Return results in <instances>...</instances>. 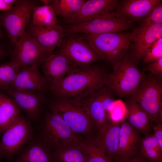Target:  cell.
<instances>
[{
    "label": "cell",
    "mask_w": 162,
    "mask_h": 162,
    "mask_svg": "<svg viewBox=\"0 0 162 162\" xmlns=\"http://www.w3.org/2000/svg\"><path fill=\"white\" fill-rule=\"evenodd\" d=\"M2 31H1V29L0 28V38H1V37L2 36Z\"/></svg>",
    "instance_id": "41"
},
{
    "label": "cell",
    "mask_w": 162,
    "mask_h": 162,
    "mask_svg": "<svg viewBox=\"0 0 162 162\" xmlns=\"http://www.w3.org/2000/svg\"><path fill=\"white\" fill-rule=\"evenodd\" d=\"M79 142L64 148L54 151L57 162H85Z\"/></svg>",
    "instance_id": "29"
},
{
    "label": "cell",
    "mask_w": 162,
    "mask_h": 162,
    "mask_svg": "<svg viewBox=\"0 0 162 162\" xmlns=\"http://www.w3.org/2000/svg\"><path fill=\"white\" fill-rule=\"evenodd\" d=\"M20 67L13 62L0 65V89L5 91L15 79Z\"/></svg>",
    "instance_id": "30"
},
{
    "label": "cell",
    "mask_w": 162,
    "mask_h": 162,
    "mask_svg": "<svg viewBox=\"0 0 162 162\" xmlns=\"http://www.w3.org/2000/svg\"><path fill=\"white\" fill-rule=\"evenodd\" d=\"M13 7L7 4L4 0H0V10L6 11L11 9Z\"/></svg>",
    "instance_id": "37"
},
{
    "label": "cell",
    "mask_w": 162,
    "mask_h": 162,
    "mask_svg": "<svg viewBox=\"0 0 162 162\" xmlns=\"http://www.w3.org/2000/svg\"><path fill=\"white\" fill-rule=\"evenodd\" d=\"M41 65L49 85L63 77L74 67L65 55L59 52L50 54Z\"/></svg>",
    "instance_id": "19"
},
{
    "label": "cell",
    "mask_w": 162,
    "mask_h": 162,
    "mask_svg": "<svg viewBox=\"0 0 162 162\" xmlns=\"http://www.w3.org/2000/svg\"><path fill=\"white\" fill-rule=\"evenodd\" d=\"M85 1L83 0H52L50 5L56 15L61 17L66 21L79 11Z\"/></svg>",
    "instance_id": "27"
},
{
    "label": "cell",
    "mask_w": 162,
    "mask_h": 162,
    "mask_svg": "<svg viewBox=\"0 0 162 162\" xmlns=\"http://www.w3.org/2000/svg\"><path fill=\"white\" fill-rule=\"evenodd\" d=\"M112 162H150L140 154L131 157L117 159Z\"/></svg>",
    "instance_id": "36"
},
{
    "label": "cell",
    "mask_w": 162,
    "mask_h": 162,
    "mask_svg": "<svg viewBox=\"0 0 162 162\" xmlns=\"http://www.w3.org/2000/svg\"><path fill=\"white\" fill-rule=\"evenodd\" d=\"M99 89L80 99L82 105L94 124L98 136L101 134L109 121L101 101Z\"/></svg>",
    "instance_id": "20"
},
{
    "label": "cell",
    "mask_w": 162,
    "mask_h": 162,
    "mask_svg": "<svg viewBox=\"0 0 162 162\" xmlns=\"http://www.w3.org/2000/svg\"><path fill=\"white\" fill-rule=\"evenodd\" d=\"M52 0H41L40 1L42 2L45 5H49V4L51 2Z\"/></svg>",
    "instance_id": "38"
},
{
    "label": "cell",
    "mask_w": 162,
    "mask_h": 162,
    "mask_svg": "<svg viewBox=\"0 0 162 162\" xmlns=\"http://www.w3.org/2000/svg\"><path fill=\"white\" fill-rule=\"evenodd\" d=\"M11 162H57L54 152L40 138H33L23 146Z\"/></svg>",
    "instance_id": "16"
},
{
    "label": "cell",
    "mask_w": 162,
    "mask_h": 162,
    "mask_svg": "<svg viewBox=\"0 0 162 162\" xmlns=\"http://www.w3.org/2000/svg\"><path fill=\"white\" fill-rule=\"evenodd\" d=\"M108 73L99 66H74L63 77L49 84L48 88L57 99H81L104 86Z\"/></svg>",
    "instance_id": "1"
},
{
    "label": "cell",
    "mask_w": 162,
    "mask_h": 162,
    "mask_svg": "<svg viewBox=\"0 0 162 162\" xmlns=\"http://www.w3.org/2000/svg\"><path fill=\"white\" fill-rule=\"evenodd\" d=\"M140 155L150 162H162V149L153 134H148L141 139Z\"/></svg>",
    "instance_id": "26"
},
{
    "label": "cell",
    "mask_w": 162,
    "mask_h": 162,
    "mask_svg": "<svg viewBox=\"0 0 162 162\" xmlns=\"http://www.w3.org/2000/svg\"><path fill=\"white\" fill-rule=\"evenodd\" d=\"M121 123H114L109 120L101 134L97 136L112 161L117 158Z\"/></svg>",
    "instance_id": "22"
},
{
    "label": "cell",
    "mask_w": 162,
    "mask_h": 162,
    "mask_svg": "<svg viewBox=\"0 0 162 162\" xmlns=\"http://www.w3.org/2000/svg\"><path fill=\"white\" fill-rule=\"evenodd\" d=\"M140 24L150 25L162 24V2L156 5L141 21Z\"/></svg>",
    "instance_id": "33"
},
{
    "label": "cell",
    "mask_w": 162,
    "mask_h": 162,
    "mask_svg": "<svg viewBox=\"0 0 162 162\" xmlns=\"http://www.w3.org/2000/svg\"><path fill=\"white\" fill-rule=\"evenodd\" d=\"M37 5L35 1L17 0L11 9L1 15V23L14 44L26 33L33 9Z\"/></svg>",
    "instance_id": "8"
},
{
    "label": "cell",
    "mask_w": 162,
    "mask_h": 162,
    "mask_svg": "<svg viewBox=\"0 0 162 162\" xmlns=\"http://www.w3.org/2000/svg\"><path fill=\"white\" fill-rule=\"evenodd\" d=\"M5 91L29 119L34 120L38 118L44 101L42 93L30 90H17L10 86Z\"/></svg>",
    "instance_id": "14"
},
{
    "label": "cell",
    "mask_w": 162,
    "mask_h": 162,
    "mask_svg": "<svg viewBox=\"0 0 162 162\" xmlns=\"http://www.w3.org/2000/svg\"><path fill=\"white\" fill-rule=\"evenodd\" d=\"M141 139L139 132L125 119L123 120L121 123L116 159L136 155Z\"/></svg>",
    "instance_id": "21"
},
{
    "label": "cell",
    "mask_w": 162,
    "mask_h": 162,
    "mask_svg": "<svg viewBox=\"0 0 162 162\" xmlns=\"http://www.w3.org/2000/svg\"><path fill=\"white\" fill-rule=\"evenodd\" d=\"M108 73L105 86L120 97L131 95L138 87L145 75L126 54L112 66Z\"/></svg>",
    "instance_id": "4"
},
{
    "label": "cell",
    "mask_w": 162,
    "mask_h": 162,
    "mask_svg": "<svg viewBox=\"0 0 162 162\" xmlns=\"http://www.w3.org/2000/svg\"><path fill=\"white\" fill-rule=\"evenodd\" d=\"M4 54V51L0 46V59L3 56Z\"/></svg>",
    "instance_id": "39"
},
{
    "label": "cell",
    "mask_w": 162,
    "mask_h": 162,
    "mask_svg": "<svg viewBox=\"0 0 162 162\" xmlns=\"http://www.w3.org/2000/svg\"><path fill=\"white\" fill-rule=\"evenodd\" d=\"M26 33L51 52L60 46L64 35V29L59 24L40 27L30 21L26 28Z\"/></svg>",
    "instance_id": "13"
},
{
    "label": "cell",
    "mask_w": 162,
    "mask_h": 162,
    "mask_svg": "<svg viewBox=\"0 0 162 162\" xmlns=\"http://www.w3.org/2000/svg\"><path fill=\"white\" fill-rule=\"evenodd\" d=\"M32 22L40 27H45L57 24L56 15L49 5H37L32 13Z\"/></svg>",
    "instance_id": "28"
},
{
    "label": "cell",
    "mask_w": 162,
    "mask_h": 162,
    "mask_svg": "<svg viewBox=\"0 0 162 162\" xmlns=\"http://www.w3.org/2000/svg\"><path fill=\"white\" fill-rule=\"evenodd\" d=\"M126 112L125 103L121 99L115 100L114 107L108 114L109 119L114 123H121L125 119Z\"/></svg>",
    "instance_id": "32"
},
{
    "label": "cell",
    "mask_w": 162,
    "mask_h": 162,
    "mask_svg": "<svg viewBox=\"0 0 162 162\" xmlns=\"http://www.w3.org/2000/svg\"><path fill=\"white\" fill-rule=\"evenodd\" d=\"M67 36L59 47V52L65 55L74 66L87 68L102 59L81 35L76 34Z\"/></svg>",
    "instance_id": "10"
},
{
    "label": "cell",
    "mask_w": 162,
    "mask_h": 162,
    "mask_svg": "<svg viewBox=\"0 0 162 162\" xmlns=\"http://www.w3.org/2000/svg\"><path fill=\"white\" fill-rule=\"evenodd\" d=\"M15 45L11 61L20 68L26 66L38 68L51 53L26 33Z\"/></svg>",
    "instance_id": "11"
},
{
    "label": "cell",
    "mask_w": 162,
    "mask_h": 162,
    "mask_svg": "<svg viewBox=\"0 0 162 162\" xmlns=\"http://www.w3.org/2000/svg\"><path fill=\"white\" fill-rule=\"evenodd\" d=\"M69 25L64 30V34L67 35L121 32L132 27L130 22L116 15L114 11L102 14L85 22Z\"/></svg>",
    "instance_id": "7"
},
{
    "label": "cell",
    "mask_w": 162,
    "mask_h": 162,
    "mask_svg": "<svg viewBox=\"0 0 162 162\" xmlns=\"http://www.w3.org/2000/svg\"><path fill=\"white\" fill-rule=\"evenodd\" d=\"M50 108L51 111L61 117L80 139L81 136L84 137V140L96 137L93 134L96 130L94 126L80 99H57L51 104Z\"/></svg>",
    "instance_id": "2"
},
{
    "label": "cell",
    "mask_w": 162,
    "mask_h": 162,
    "mask_svg": "<svg viewBox=\"0 0 162 162\" xmlns=\"http://www.w3.org/2000/svg\"><path fill=\"white\" fill-rule=\"evenodd\" d=\"M162 58V37L152 43L147 49L142 59L145 63L156 61Z\"/></svg>",
    "instance_id": "31"
},
{
    "label": "cell",
    "mask_w": 162,
    "mask_h": 162,
    "mask_svg": "<svg viewBox=\"0 0 162 162\" xmlns=\"http://www.w3.org/2000/svg\"><path fill=\"white\" fill-rule=\"evenodd\" d=\"M153 128L154 131L153 135L160 148L162 149V125L157 123L154 125Z\"/></svg>",
    "instance_id": "35"
},
{
    "label": "cell",
    "mask_w": 162,
    "mask_h": 162,
    "mask_svg": "<svg viewBox=\"0 0 162 162\" xmlns=\"http://www.w3.org/2000/svg\"><path fill=\"white\" fill-rule=\"evenodd\" d=\"M3 158L2 151L0 147V162L2 158Z\"/></svg>",
    "instance_id": "40"
},
{
    "label": "cell",
    "mask_w": 162,
    "mask_h": 162,
    "mask_svg": "<svg viewBox=\"0 0 162 162\" xmlns=\"http://www.w3.org/2000/svg\"><path fill=\"white\" fill-rule=\"evenodd\" d=\"M143 69L144 71H149L154 75L161 78L162 77V58L155 62L148 63Z\"/></svg>",
    "instance_id": "34"
},
{
    "label": "cell",
    "mask_w": 162,
    "mask_h": 162,
    "mask_svg": "<svg viewBox=\"0 0 162 162\" xmlns=\"http://www.w3.org/2000/svg\"><path fill=\"white\" fill-rule=\"evenodd\" d=\"M161 0H124L119 1L114 11L116 15L128 21L142 20Z\"/></svg>",
    "instance_id": "18"
},
{
    "label": "cell",
    "mask_w": 162,
    "mask_h": 162,
    "mask_svg": "<svg viewBox=\"0 0 162 162\" xmlns=\"http://www.w3.org/2000/svg\"><path fill=\"white\" fill-rule=\"evenodd\" d=\"M46 79L38 68H20L14 81L9 86L17 90H30L44 93L48 88Z\"/></svg>",
    "instance_id": "17"
},
{
    "label": "cell",
    "mask_w": 162,
    "mask_h": 162,
    "mask_svg": "<svg viewBox=\"0 0 162 162\" xmlns=\"http://www.w3.org/2000/svg\"><path fill=\"white\" fill-rule=\"evenodd\" d=\"M20 110L12 98L0 91V135L20 114Z\"/></svg>",
    "instance_id": "24"
},
{
    "label": "cell",
    "mask_w": 162,
    "mask_h": 162,
    "mask_svg": "<svg viewBox=\"0 0 162 162\" xmlns=\"http://www.w3.org/2000/svg\"><path fill=\"white\" fill-rule=\"evenodd\" d=\"M161 78L152 74L145 76L140 85L131 95L146 113L151 122L158 123L162 112V82Z\"/></svg>",
    "instance_id": "6"
},
{
    "label": "cell",
    "mask_w": 162,
    "mask_h": 162,
    "mask_svg": "<svg viewBox=\"0 0 162 162\" xmlns=\"http://www.w3.org/2000/svg\"><path fill=\"white\" fill-rule=\"evenodd\" d=\"M119 1L118 0L85 1L79 11L65 22L70 25L88 21L98 16L114 11Z\"/></svg>",
    "instance_id": "15"
},
{
    "label": "cell",
    "mask_w": 162,
    "mask_h": 162,
    "mask_svg": "<svg viewBox=\"0 0 162 162\" xmlns=\"http://www.w3.org/2000/svg\"><path fill=\"white\" fill-rule=\"evenodd\" d=\"M134 38L128 54L130 60L137 65L142 60L148 47L157 40L162 37V24L150 25L140 24L133 31Z\"/></svg>",
    "instance_id": "12"
},
{
    "label": "cell",
    "mask_w": 162,
    "mask_h": 162,
    "mask_svg": "<svg viewBox=\"0 0 162 162\" xmlns=\"http://www.w3.org/2000/svg\"><path fill=\"white\" fill-rule=\"evenodd\" d=\"M85 162H112L107 155L97 136L80 141Z\"/></svg>",
    "instance_id": "25"
},
{
    "label": "cell",
    "mask_w": 162,
    "mask_h": 162,
    "mask_svg": "<svg viewBox=\"0 0 162 162\" xmlns=\"http://www.w3.org/2000/svg\"><path fill=\"white\" fill-rule=\"evenodd\" d=\"M30 122L20 114L3 133L0 147L3 158L11 162L21 149L33 138Z\"/></svg>",
    "instance_id": "9"
},
{
    "label": "cell",
    "mask_w": 162,
    "mask_h": 162,
    "mask_svg": "<svg viewBox=\"0 0 162 162\" xmlns=\"http://www.w3.org/2000/svg\"><path fill=\"white\" fill-rule=\"evenodd\" d=\"M125 104L127 112L125 119L139 132L145 135L149 134L151 121L146 113L131 98Z\"/></svg>",
    "instance_id": "23"
},
{
    "label": "cell",
    "mask_w": 162,
    "mask_h": 162,
    "mask_svg": "<svg viewBox=\"0 0 162 162\" xmlns=\"http://www.w3.org/2000/svg\"><path fill=\"white\" fill-rule=\"evenodd\" d=\"M40 138L53 151L64 148L81 140L61 117L52 111L47 115L42 124Z\"/></svg>",
    "instance_id": "5"
},
{
    "label": "cell",
    "mask_w": 162,
    "mask_h": 162,
    "mask_svg": "<svg viewBox=\"0 0 162 162\" xmlns=\"http://www.w3.org/2000/svg\"><path fill=\"white\" fill-rule=\"evenodd\" d=\"M102 59L112 65L126 54L134 38V32L109 33L98 34H81Z\"/></svg>",
    "instance_id": "3"
}]
</instances>
